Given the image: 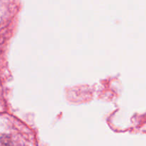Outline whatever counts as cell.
I'll return each mask as SVG.
<instances>
[]
</instances>
